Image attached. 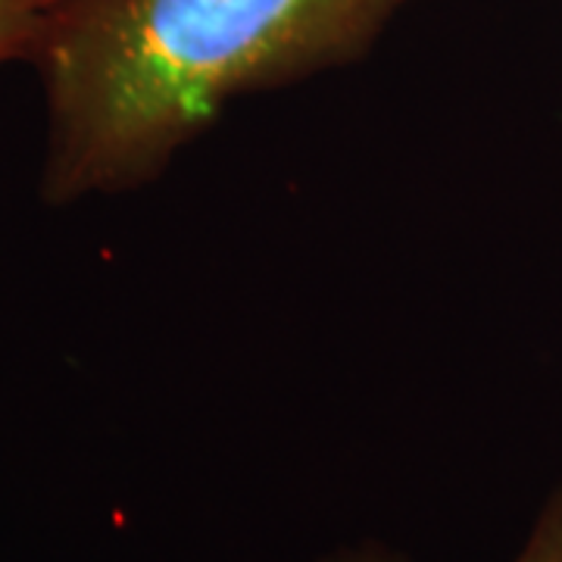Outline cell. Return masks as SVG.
I'll return each instance as SVG.
<instances>
[{"label":"cell","mask_w":562,"mask_h":562,"mask_svg":"<svg viewBox=\"0 0 562 562\" xmlns=\"http://www.w3.org/2000/svg\"><path fill=\"white\" fill-rule=\"evenodd\" d=\"M409 0H66L29 66L47 206L128 194L238 98L362 60Z\"/></svg>","instance_id":"cell-1"},{"label":"cell","mask_w":562,"mask_h":562,"mask_svg":"<svg viewBox=\"0 0 562 562\" xmlns=\"http://www.w3.org/2000/svg\"><path fill=\"white\" fill-rule=\"evenodd\" d=\"M328 562H403L401 557L387 553L382 547H360V550H347L338 553ZM513 562H562V487H557L538 519L531 525V535L519 550V557Z\"/></svg>","instance_id":"cell-2"},{"label":"cell","mask_w":562,"mask_h":562,"mask_svg":"<svg viewBox=\"0 0 562 562\" xmlns=\"http://www.w3.org/2000/svg\"><path fill=\"white\" fill-rule=\"evenodd\" d=\"M66 0H0V66L29 63L50 16Z\"/></svg>","instance_id":"cell-3"}]
</instances>
